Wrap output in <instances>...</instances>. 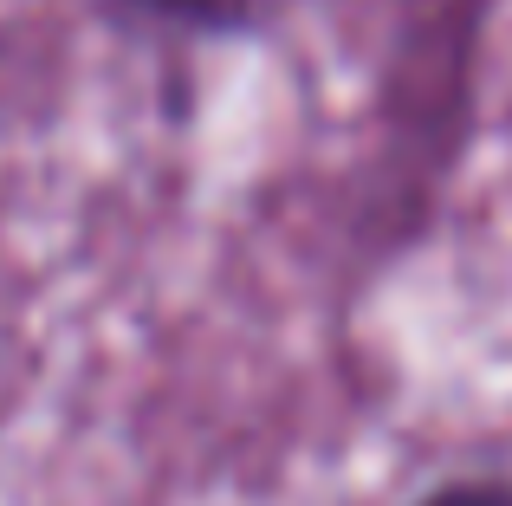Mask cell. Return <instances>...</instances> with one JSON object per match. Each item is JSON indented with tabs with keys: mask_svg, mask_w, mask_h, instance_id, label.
I'll return each instance as SVG.
<instances>
[{
	"mask_svg": "<svg viewBox=\"0 0 512 506\" xmlns=\"http://www.w3.org/2000/svg\"><path fill=\"white\" fill-rule=\"evenodd\" d=\"M104 7L175 39H247L286 20L299 0H104Z\"/></svg>",
	"mask_w": 512,
	"mask_h": 506,
	"instance_id": "obj_1",
	"label": "cell"
},
{
	"mask_svg": "<svg viewBox=\"0 0 512 506\" xmlns=\"http://www.w3.org/2000/svg\"><path fill=\"white\" fill-rule=\"evenodd\" d=\"M415 506H512V481H500V474H461V481L428 487Z\"/></svg>",
	"mask_w": 512,
	"mask_h": 506,
	"instance_id": "obj_2",
	"label": "cell"
}]
</instances>
